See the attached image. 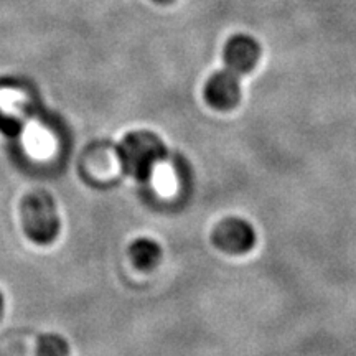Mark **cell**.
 <instances>
[{"label": "cell", "instance_id": "cell-1", "mask_svg": "<svg viewBox=\"0 0 356 356\" xmlns=\"http://www.w3.org/2000/svg\"><path fill=\"white\" fill-rule=\"evenodd\" d=\"M165 155V145L152 132H132L119 147L124 170L137 180L150 178L155 165Z\"/></svg>", "mask_w": 356, "mask_h": 356}, {"label": "cell", "instance_id": "cell-2", "mask_svg": "<svg viewBox=\"0 0 356 356\" xmlns=\"http://www.w3.org/2000/svg\"><path fill=\"white\" fill-rule=\"evenodd\" d=\"M22 220L25 233L33 241L47 244L56 238L60 218L51 197L44 191H35L22 203Z\"/></svg>", "mask_w": 356, "mask_h": 356}, {"label": "cell", "instance_id": "cell-3", "mask_svg": "<svg viewBox=\"0 0 356 356\" xmlns=\"http://www.w3.org/2000/svg\"><path fill=\"white\" fill-rule=\"evenodd\" d=\"M211 239L218 249L228 254H244L254 248L256 233L244 220L228 218L216 226Z\"/></svg>", "mask_w": 356, "mask_h": 356}, {"label": "cell", "instance_id": "cell-4", "mask_svg": "<svg viewBox=\"0 0 356 356\" xmlns=\"http://www.w3.org/2000/svg\"><path fill=\"white\" fill-rule=\"evenodd\" d=\"M204 96L213 108L228 111L233 109L241 97V86H239V76L233 71L222 70L213 74L208 79L204 88Z\"/></svg>", "mask_w": 356, "mask_h": 356}, {"label": "cell", "instance_id": "cell-5", "mask_svg": "<svg viewBox=\"0 0 356 356\" xmlns=\"http://www.w3.org/2000/svg\"><path fill=\"white\" fill-rule=\"evenodd\" d=\"M259 55V44L248 35H236L225 47L226 66L238 76L254 68Z\"/></svg>", "mask_w": 356, "mask_h": 356}, {"label": "cell", "instance_id": "cell-6", "mask_svg": "<svg viewBox=\"0 0 356 356\" xmlns=\"http://www.w3.org/2000/svg\"><path fill=\"white\" fill-rule=\"evenodd\" d=\"M131 257L139 269H152L160 259V248L150 239H137L131 246Z\"/></svg>", "mask_w": 356, "mask_h": 356}, {"label": "cell", "instance_id": "cell-7", "mask_svg": "<svg viewBox=\"0 0 356 356\" xmlns=\"http://www.w3.org/2000/svg\"><path fill=\"white\" fill-rule=\"evenodd\" d=\"M66 341L58 335H43L38 340L37 356H68Z\"/></svg>", "mask_w": 356, "mask_h": 356}, {"label": "cell", "instance_id": "cell-8", "mask_svg": "<svg viewBox=\"0 0 356 356\" xmlns=\"http://www.w3.org/2000/svg\"><path fill=\"white\" fill-rule=\"evenodd\" d=\"M29 150L37 157L47 155L51 152V139L44 131H32L29 134V140H26Z\"/></svg>", "mask_w": 356, "mask_h": 356}, {"label": "cell", "instance_id": "cell-9", "mask_svg": "<svg viewBox=\"0 0 356 356\" xmlns=\"http://www.w3.org/2000/svg\"><path fill=\"white\" fill-rule=\"evenodd\" d=\"M2 310H3V299H2V293H0V315H2Z\"/></svg>", "mask_w": 356, "mask_h": 356}, {"label": "cell", "instance_id": "cell-10", "mask_svg": "<svg viewBox=\"0 0 356 356\" xmlns=\"http://www.w3.org/2000/svg\"><path fill=\"white\" fill-rule=\"evenodd\" d=\"M157 2H170V0H157Z\"/></svg>", "mask_w": 356, "mask_h": 356}]
</instances>
